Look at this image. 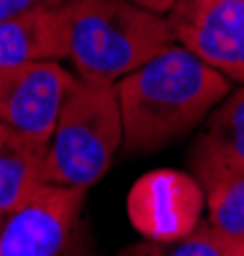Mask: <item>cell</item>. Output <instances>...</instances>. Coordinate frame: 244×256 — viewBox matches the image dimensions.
Wrapping results in <instances>:
<instances>
[{
  "label": "cell",
  "mask_w": 244,
  "mask_h": 256,
  "mask_svg": "<svg viewBox=\"0 0 244 256\" xmlns=\"http://www.w3.org/2000/svg\"><path fill=\"white\" fill-rule=\"evenodd\" d=\"M125 3L145 8V10H150L155 16H168L173 10V6H176V0H125Z\"/></svg>",
  "instance_id": "14"
},
{
  "label": "cell",
  "mask_w": 244,
  "mask_h": 256,
  "mask_svg": "<svg viewBox=\"0 0 244 256\" xmlns=\"http://www.w3.org/2000/svg\"><path fill=\"white\" fill-rule=\"evenodd\" d=\"M66 61L84 82L117 84L173 44L165 16L125 0H66Z\"/></svg>",
  "instance_id": "2"
},
{
  "label": "cell",
  "mask_w": 244,
  "mask_h": 256,
  "mask_svg": "<svg viewBox=\"0 0 244 256\" xmlns=\"http://www.w3.org/2000/svg\"><path fill=\"white\" fill-rule=\"evenodd\" d=\"M46 186V144L0 122V221Z\"/></svg>",
  "instance_id": "10"
},
{
  "label": "cell",
  "mask_w": 244,
  "mask_h": 256,
  "mask_svg": "<svg viewBox=\"0 0 244 256\" xmlns=\"http://www.w3.org/2000/svg\"><path fill=\"white\" fill-rule=\"evenodd\" d=\"M115 256H244V244L224 236L208 221L176 241H137L120 248Z\"/></svg>",
  "instance_id": "11"
},
{
  "label": "cell",
  "mask_w": 244,
  "mask_h": 256,
  "mask_svg": "<svg viewBox=\"0 0 244 256\" xmlns=\"http://www.w3.org/2000/svg\"><path fill=\"white\" fill-rule=\"evenodd\" d=\"M165 18L173 41L244 84V0H176Z\"/></svg>",
  "instance_id": "6"
},
{
  "label": "cell",
  "mask_w": 244,
  "mask_h": 256,
  "mask_svg": "<svg viewBox=\"0 0 244 256\" xmlns=\"http://www.w3.org/2000/svg\"><path fill=\"white\" fill-rule=\"evenodd\" d=\"M206 196L181 170H153L135 180L127 196L130 224L148 241H176L198 228Z\"/></svg>",
  "instance_id": "7"
},
{
  "label": "cell",
  "mask_w": 244,
  "mask_h": 256,
  "mask_svg": "<svg viewBox=\"0 0 244 256\" xmlns=\"http://www.w3.org/2000/svg\"><path fill=\"white\" fill-rule=\"evenodd\" d=\"M66 58L61 8L33 10L0 20V68Z\"/></svg>",
  "instance_id": "9"
},
{
  "label": "cell",
  "mask_w": 244,
  "mask_h": 256,
  "mask_svg": "<svg viewBox=\"0 0 244 256\" xmlns=\"http://www.w3.org/2000/svg\"><path fill=\"white\" fill-rule=\"evenodd\" d=\"M84 200L82 188L41 186L0 221V256H97Z\"/></svg>",
  "instance_id": "4"
},
{
  "label": "cell",
  "mask_w": 244,
  "mask_h": 256,
  "mask_svg": "<svg viewBox=\"0 0 244 256\" xmlns=\"http://www.w3.org/2000/svg\"><path fill=\"white\" fill-rule=\"evenodd\" d=\"M188 170L203 196L244 175V84L231 89L203 120L188 148Z\"/></svg>",
  "instance_id": "8"
},
{
  "label": "cell",
  "mask_w": 244,
  "mask_h": 256,
  "mask_svg": "<svg viewBox=\"0 0 244 256\" xmlns=\"http://www.w3.org/2000/svg\"><path fill=\"white\" fill-rule=\"evenodd\" d=\"M206 221L224 236L244 244V175L206 193Z\"/></svg>",
  "instance_id": "12"
},
{
  "label": "cell",
  "mask_w": 244,
  "mask_h": 256,
  "mask_svg": "<svg viewBox=\"0 0 244 256\" xmlns=\"http://www.w3.org/2000/svg\"><path fill=\"white\" fill-rule=\"evenodd\" d=\"M66 0H0V20H8L33 10H56Z\"/></svg>",
  "instance_id": "13"
},
{
  "label": "cell",
  "mask_w": 244,
  "mask_h": 256,
  "mask_svg": "<svg viewBox=\"0 0 244 256\" xmlns=\"http://www.w3.org/2000/svg\"><path fill=\"white\" fill-rule=\"evenodd\" d=\"M117 150H122V114L115 84L79 79L46 144V182L87 190L104 178Z\"/></svg>",
  "instance_id": "3"
},
{
  "label": "cell",
  "mask_w": 244,
  "mask_h": 256,
  "mask_svg": "<svg viewBox=\"0 0 244 256\" xmlns=\"http://www.w3.org/2000/svg\"><path fill=\"white\" fill-rule=\"evenodd\" d=\"M79 76L61 61H36L0 68V122L49 144L59 112Z\"/></svg>",
  "instance_id": "5"
},
{
  "label": "cell",
  "mask_w": 244,
  "mask_h": 256,
  "mask_svg": "<svg viewBox=\"0 0 244 256\" xmlns=\"http://www.w3.org/2000/svg\"><path fill=\"white\" fill-rule=\"evenodd\" d=\"M122 114V150L155 155L203 124L231 92V82L201 56L173 41L115 84Z\"/></svg>",
  "instance_id": "1"
}]
</instances>
